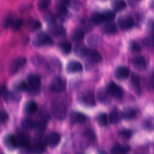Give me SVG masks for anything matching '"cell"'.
Listing matches in <instances>:
<instances>
[{
	"instance_id": "1",
	"label": "cell",
	"mask_w": 154,
	"mask_h": 154,
	"mask_svg": "<svg viewBox=\"0 0 154 154\" xmlns=\"http://www.w3.org/2000/svg\"><path fill=\"white\" fill-rule=\"evenodd\" d=\"M52 115L58 120H63L67 115V108L63 101L55 100L51 104Z\"/></svg>"
},
{
	"instance_id": "2",
	"label": "cell",
	"mask_w": 154,
	"mask_h": 154,
	"mask_svg": "<svg viewBox=\"0 0 154 154\" xmlns=\"http://www.w3.org/2000/svg\"><path fill=\"white\" fill-rule=\"evenodd\" d=\"M27 91L29 92L31 94L35 95L39 93L41 87V78L38 75L35 74H30L27 76L26 78Z\"/></svg>"
},
{
	"instance_id": "3",
	"label": "cell",
	"mask_w": 154,
	"mask_h": 154,
	"mask_svg": "<svg viewBox=\"0 0 154 154\" xmlns=\"http://www.w3.org/2000/svg\"><path fill=\"white\" fill-rule=\"evenodd\" d=\"M33 45L35 47L40 48L44 46H51L54 45L52 38L45 32H39L33 38Z\"/></svg>"
},
{
	"instance_id": "4",
	"label": "cell",
	"mask_w": 154,
	"mask_h": 154,
	"mask_svg": "<svg viewBox=\"0 0 154 154\" xmlns=\"http://www.w3.org/2000/svg\"><path fill=\"white\" fill-rule=\"evenodd\" d=\"M66 88V82L60 77H56L51 81L50 84V90L52 93L59 94L65 91Z\"/></svg>"
},
{
	"instance_id": "5",
	"label": "cell",
	"mask_w": 154,
	"mask_h": 154,
	"mask_svg": "<svg viewBox=\"0 0 154 154\" xmlns=\"http://www.w3.org/2000/svg\"><path fill=\"white\" fill-rule=\"evenodd\" d=\"M79 101L87 107H93L96 105V99L94 94L91 91L83 92L79 95Z\"/></svg>"
},
{
	"instance_id": "6",
	"label": "cell",
	"mask_w": 154,
	"mask_h": 154,
	"mask_svg": "<svg viewBox=\"0 0 154 154\" xmlns=\"http://www.w3.org/2000/svg\"><path fill=\"white\" fill-rule=\"evenodd\" d=\"M71 5L70 0H57L56 10L60 18L65 17L68 13V7Z\"/></svg>"
},
{
	"instance_id": "7",
	"label": "cell",
	"mask_w": 154,
	"mask_h": 154,
	"mask_svg": "<svg viewBox=\"0 0 154 154\" xmlns=\"http://www.w3.org/2000/svg\"><path fill=\"white\" fill-rule=\"evenodd\" d=\"M106 91L111 97L116 98V99H120L123 94L121 87H119L114 82H111L108 84L106 88Z\"/></svg>"
},
{
	"instance_id": "8",
	"label": "cell",
	"mask_w": 154,
	"mask_h": 154,
	"mask_svg": "<svg viewBox=\"0 0 154 154\" xmlns=\"http://www.w3.org/2000/svg\"><path fill=\"white\" fill-rule=\"evenodd\" d=\"M60 140H61V137L60 134L56 132H52L47 135L45 142L46 145L50 146L51 147H56L60 144Z\"/></svg>"
},
{
	"instance_id": "9",
	"label": "cell",
	"mask_w": 154,
	"mask_h": 154,
	"mask_svg": "<svg viewBox=\"0 0 154 154\" xmlns=\"http://www.w3.org/2000/svg\"><path fill=\"white\" fill-rule=\"evenodd\" d=\"M17 147H22L26 150H31V144L29 143V137L25 134H20L16 137Z\"/></svg>"
},
{
	"instance_id": "10",
	"label": "cell",
	"mask_w": 154,
	"mask_h": 154,
	"mask_svg": "<svg viewBox=\"0 0 154 154\" xmlns=\"http://www.w3.org/2000/svg\"><path fill=\"white\" fill-rule=\"evenodd\" d=\"M118 25L123 30H129L133 27L134 20L130 17H120L118 20Z\"/></svg>"
},
{
	"instance_id": "11",
	"label": "cell",
	"mask_w": 154,
	"mask_h": 154,
	"mask_svg": "<svg viewBox=\"0 0 154 154\" xmlns=\"http://www.w3.org/2000/svg\"><path fill=\"white\" fill-rule=\"evenodd\" d=\"M82 64L80 62L75 61V60L70 61L69 63H68L67 66H66V71L71 74L79 73V72H82Z\"/></svg>"
},
{
	"instance_id": "12",
	"label": "cell",
	"mask_w": 154,
	"mask_h": 154,
	"mask_svg": "<svg viewBox=\"0 0 154 154\" xmlns=\"http://www.w3.org/2000/svg\"><path fill=\"white\" fill-rule=\"evenodd\" d=\"M26 63V60L23 57H20V58L16 59L11 64L10 66V72L11 74H15L18 72V71L23 67Z\"/></svg>"
},
{
	"instance_id": "13",
	"label": "cell",
	"mask_w": 154,
	"mask_h": 154,
	"mask_svg": "<svg viewBox=\"0 0 154 154\" xmlns=\"http://www.w3.org/2000/svg\"><path fill=\"white\" fill-rule=\"evenodd\" d=\"M89 51H90V49L85 45H84L83 43H79L75 45V49H74V53L78 57L84 58V57H87Z\"/></svg>"
},
{
	"instance_id": "14",
	"label": "cell",
	"mask_w": 154,
	"mask_h": 154,
	"mask_svg": "<svg viewBox=\"0 0 154 154\" xmlns=\"http://www.w3.org/2000/svg\"><path fill=\"white\" fill-rule=\"evenodd\" d=\"M86 120H87V117H86L85 114H82V113L72 111L69 115V120L73 124L84 123Z\"/></svg>"
},
{
	"instance_id": "15",
	"label": "cell",
	"mask_w": 154,
	"mask_h": 154,
	"mask_svg": "<svg viewBox=\"0 0 154 154\" xmlns=\"http://www.w3.org/2000/svg\"><path fill=\"white\" fill-rule=\"evenodd\" d=\"M3 142H4L5 146L9 150H14L17 147L16 136H14L12 134H8V135H6L4 138Z\"/></svg>"
},
{
	"instance_id": "16",
	"label": "cell",
	"mask_w": 154,
	"mask_h": 154,
	"mask_svg": "<svg viewBox=\"0 0 154 154\" xmlns=\"http://www.w3.org/2000/svg\"><path fill=\"white\" fill-rule=\"evenodd\" d=\"M48 29H49L50 32L55 36H63L66 35L65 29L61 25H58L56 23L50 24Z\"/></svg>"
},
{
	"instance_id": "17",
	"label": "cell",
	"mask_w": 154,
	"mask_h": 154,
	"mask_svg": "<svg viewBox=\"0 0 154 154\" xmlns=\"http://www.w3.org/2000/svg\"><path fill=\"white\" fill-rule=\"evenodd\" d=\"M131 85L135 93L138 95L141 94V85L140 78L138 75H133L131 76Z\"/></svg>"
},
{
	"instance_id": "18",
	"label": "cell",
	"mask_w": 154,
	"mask_h": 154,
	"mask_svg": "<svg viewBox=\"0 0 154 154\" xmlns=\"http://www.w3.org/2000/svg\"><path fill=\"white\" fill-rule=\"evenodd\" d=\"M45 147H46V144L45 141L38 138V139H36L33 145L31 146V150L35 154H41L45 151Z\"/></svg>"
},
{
	"instance_id": "19",
	"label": "cell",
	"mask_w": 154,
	"mask_h": 154,
	"mask_svg": "<svg viewBox=\"0 0 154 154\" xmlns=\"http://www.w3.org/2000/svg\"><path fill=\"white\" fill-rule=\"evenodd\" d=\"M115 78L118 80H125L129 78V70L128 68L124 66H120L117 68L114 72Z\"/></svg>"
},
{
	"instance_id": "20",
	"label": "cell",
	"mask_w": 154,
	"mask_h": 154,
	"mask_svg": "<svg viewBox=\"0 0 154 154\" xmlns=\"http://www.w3.org/2000/svg\"><path fill=\"white\" fill-rule=\"evenodd\" d=\"M132 66L135 69H138V70H144L147 67V62H146L145 59L143 57H141V56L134 57L132 61Z\"/></svg>"
},
{
	"instance_id": "21",
	"label": "cell",
	"mask_w": 154,
	"mask_h": 154,
	"mask_svg": "<svg viewBox=\"0 0 154 154\" xmlns=\"http://www.w3.org/2000/svg\"><path fill=\"white\" fill-rule=\"evenodd\" d=\"M102 31L106 34H114L117 32V26L112 21L105 22L102 26Z\"/></svg>"
},
{
	"instance_id": "22",
	"label": "cell",
	"mask_w": 154,
	"mask_h": 154,
	"mask_svg": "<svg viewBox=\"0 0 154 154\" xmlns=\"http://www.w3.org/2000/svg\"><path fill=\"white\" fill-rule=\"evenodd\" d=\"M23 24V20L20 19H16L13 20L11 18H8V19L6 20L5 23V26L8 27L11 26V28L14 30H19L20 29V27L22 26Z\"/></svg>"
},
{
	"instance_id": "23",
	"label": "cell",
	"mask_w": 154,
	"mask_h": 154,
	"mask_svg": "<svg viewBox=\"0 0 154 154\" xmlns=\"http://www.w3.org/2000/svg\"><path fill=\"white\" fill-rule=\"evenodd\" d=\"M97 99L102 104H108L110 102V101H111V96L107 93L106 90L100 89L98 91Z\"/></svg>"
},
{
	"instance_id": "24",
	"label": "cell",
	"mask_w": 154,
	"mask_h": 154,
	"mask_svg": "<svg viewBox=\"0 0 154 154\" xmlns=\"http://www.w3.org/2000/svg\"><path fill=\"white\" fill-rule=\"evenodd\" d=\"M37 126V123L32 120L31 118H24L21 122V126L24 130H31V129H35Z\"/></svg>"
},
{
	"instance_id": "25",
	"label": "cell",
	"mask_w": 154,
	"mask_h": 154,
	"mask_svg": "<svg viewBox=\"0 0 154 154\" xmlns=\"http://www.w3.org/2000/svg\"><path fill=\"white\" fill-rule=\"evenodd\" d=\"M72 39L74 42H80L84 38V31L82 29H75L72 32Z\"/></svg>"
},
{
	"instance_id": "26",
	"label": "cell",
	"mask_w": 154,
	"mask_h": 154,
	"mask_svg": "<svg viewBox=\"0 0 154 154\" xmlns=\"http://www.w3.org/2000/svg\"><path fill=\"white\" fill-rule=\"evenodd\" d=\"M91 62L94 63H98L99 62L102 61V56L101 54L98 52L97 51H95V50H90L89 51L88 54H87V57Z\"/></svg>"
},
{
	"instance_id": "27",
	"label": "cell",
	"mask_w": 154,
	"mask_h": 154,
	"mask_svg": "<svg viewBox=\"0 0 154 154\" xmlns=\"http://www.w3.org/2000/svg\"><path fill=\"white\" fill-rule=\"evenodd\" d=\"M111 6L115 11L119 12L126 8V3L124 0H113Z\"/></svg>"
},
{
	"instance_id": "28",
	"label": "cell",
	"mask_w": 154,
	"mask_h": 154,
	"mask_svg": "<svg viewBox=\"0 0 154 154\" xmlns=\"http://www.w3.org/2000/svg\"><path fill=\"white\" fill-rule=\"evenodd\" d=\"M135 116H136V111L133 108H130L125 109L121 114V117L126 120H132L133 118H135Z\"/></svg>"
},
{
	"instance_id": "29",
	"label": "cell",
	"mask_w": 154,
	"mask_h": 154,
	"mask_svg": "<svg viewBox=\"0 0 154 154\" xmlns=\"http://www.w3.org/2000/svg\"><path fill=\"white\" fill-rule=\"evenodd\" d=\"M108 121L111 123V124H117V123L120 122V114L118 113V111L116 109L112 110V111L110 112L109 117H108Z\"/></svg>"
},
{
	"instance_id": "30",
	"label": "cell",
	"mask_w": 154,
	"mask_h": 154,
	"mask_svg": "<svg viewBox=\"0 0 154 154\" xmlns=\"http://www.w3.org/2000/svg\"><path fill=\"white\" fill-rule=\"evenodd\" d=\"M129 150V147H124L120 144H116L111 150V154H126Z\"/></svg>"
},
{
	"instance_id": "31",
	"label": "cell",
	"mask_w": 154,
	"mask_h": 154,
	"mask_svg": "<svg viewBox=\"0 0 154 154\" xmlns=\"http://www.w3.org/2000/svg\"><path fill=\"white\" fill-rule=\"evenodd\" d=\"M91 21L94 25H100L101 23L105 22L104 17L101 12H95L91 15Z\"/></svg>"
},
{
	"instance_id": "32",
	"label": "cell",
	"mask_w": 154,
	"mask_h": 154,
	"mask_svg": "<svg viewBox=\"0 0 154 154\" xmlns=\"http://www.w3.org/2000/svg\"><path fill=\"white\" fill-rule=\"evenodd\" d=\"M38 106L37 104L35 103L33 101H31V102H29L26 104L25 108H24V111H25L26 114H32L37 111Z\"/></svg>"
},
{
	"instance_id": "33",
	"label": "cell",
	"mask_w": 154,
	"mask_h": 154,
	"mask_svg": "<svg viewBox=\"0 0 154 154\" xmlns=\"http://www.w3.org/2000/svg\"><path fill=\"white\" fill-rule=\"evenodd\" d=\"M60 49L61 50L62 52L65 54H69V53L72 51V45L70 42H67V41H65V42H62L60 43Z\"/></svg>"
},
{
	"instance_id": "34",
	"label": "cell",
	"mask_w": 154,
	"mask_h": 154,
	"mask_svg": "<svg viewBox=\"0 0 154 154\" xmlns=\"http://www.w3.org/2000/svg\"><path fill=\"white\" fill-rule=\"evenodd\" d=\"M96 121L101 126H106L108 123V116L105 113H102L99 114V115L96 117Z\"/></svg>"
},
{
	"instance_id": "35",
	"label": "cell",
	"mask_w": 154,
	"mask_h": 154,
	"mask_svg": "<svg viewBox=\"0 0 154 154\" xmlns=\"http://www.w3.org/2000/svg\"><path fill=\"white\" fill-rule=\"evenodd\" d=\"M27 88V84L25 81H18V82L15 83L14 85V89L16 91L18 92H23V91H26Z\"/></svg>"
},
{
	"instance_id": "36",
	"label": "cell",
	"mask_w": 154,
	"mask_h": 154,
	"mask_svg": "<svg viewBox=\"0 0 154 154\" xmlns=\"http://www.w3.org/2000/svg\"><path fill=\"white\" fill-rule=\"evenodd\" d=\"M28 26L32 31H35L42 26V24L37 20H30L28 22Z\"/></svg>"
},
{
	"instance_id": "37",
	"label": "cell",
	"mask_w": 154,
	"mask_h": 154,
	"mask_svg": "<svg viewBox=\"0 0 154 154\" xmlns=\"http://www.w3.org/2000/svg\"><path fill=\"white\" fill-rule=\"evenodd\" d=\"M102 14H103L105 22H111L115 18V13L112 11H106L105 12H102Z\"/></svg>"
},
{
	"instance_id": "38",
	"label": "cell",
	"mask_w": 154,
	"mask_h": 154,
	"mask_svg": "<svg viewBox=\"0 0 154 154\" xmlns=\"http://www.w3.org/2000/svg\"><path fill=\"white\" fill-rule=\"evenodd\" d=\"M50 4V0H41L38 4V8L41 11H46Z\"/></svg>"
},
{
	"instance_id": "39",
	"label": "cell",
	"mask_w": 154,
	"mask_h": 154,
	"mask_svg": "<svg viewBox=\"0 0 154 154\" xmlns=\"http://www.w3.org/2000/svg\"><path fill=\"white\" fill-rule=\"evenodd\" d=\"M99 41H100L99 38L96 35H93L90 36V37L89 38L88 42H89V44H90V46L95 47V46H97V45H99Z\"/></svg>"
},
{
	"instance_id": "40",
	"label": "cell",
	"mask_w": 154,
	"mask_h": 154,
	"mask_svg": "<svg viewBox=\"0 0 154 154\" xmlns=\"http://www.w3.org/2000/svg\"><path fill=\"white\" fill-rule=\"evenodd\" d=\"M130 49L134 53H139L141 51V47L138 42H132L130 44Z\"/></svg>"
},
{
	"instance_id": "41",
	"label": "cell",
	"mask_w": 154,
	"mask_h": 154,
	"mask_svg": "<svg viewBox=\"0 0 154 154\" xmlns=\"http://www.w3.org/2000/svg\"><path fill=\"white\" fill-rule=\"evenodd\" d=\"M132 131L129 130V129H123L120 132L119 135L120 137H122L123 138H126V139H129L132 136Z\"/></svg>"
},
{
	"instance_id": "42",
	"label": "cell",
	"mask_w": 154,
	"mask_h": 154,
	"mask_svg": "<svg viewBox=\"0 0 154 154\" xmlns=\"http://www.w3.org/2000/svg\"><path fill=\"white\" fill-rule=\"evenodd\" d=\"M45 19V20L48 23L49 25L50 24H52V23H56L55 18H54V15H53L51 13H50V12H48V13L46 14Z\"/></svg>"
},
{
	"instance_id": "43",
	"label": "cell",
	"mask_w": 154,
	"mask_h": 154,
	"mask_svg": "<svg viewBox=\"0 0 154 154\" xmlns=\"http://www.w3.org/2000/svg\"><path fill=\"white\" fill-rule=\"evenodd\" d=\"M8 120V114L4 111H0V123H5Z\"/></svg>"
},
{
	"instance_id": "44",
	"label": "cell",
	"mask_w": 154,
	"mask_h": 154,
	"mask_svg": "<svg viewBox=\"0 0 154 154\" xmlns=\"http://www.w3.org/2000/svg\"><path fill=\"white\" fill-rule=\"evenodd\" d=\"M152 126H153V124H152L151 120H147V121L144 123V127L147 129H148V130H150V129H152Z\"/></svg>"
},
{
	"instance_id": "45",
	"label": "cell",
	"mask_w": 154,
	"mask_h": 154,
	"mask_svg": "<svg viewBox=\"0 0 154 154\" xmlns=\"http://www.w3.org/2000/svg\"><path fill=\"white\" fill-rule=\"evenodd\" d=\"M5 90H6V87L5 86H2L0 87V96H3L5 93Z\"/></svg>"
},
{
	"instance_id": "46",
	"label": "cell",
	"mask_w": 154,
	"mask_h": 154,
	"mask_svg": "<svg viewBox=\"0 0 154 154\" xmlns=\"http://www.w3.org/2000/svg\"><path fill=\"white\" fill-rule=\"evenodd\" d=\"M99 154H107V153H105V152H100V153H99Z\"/></svg>"
}]
</instances>
